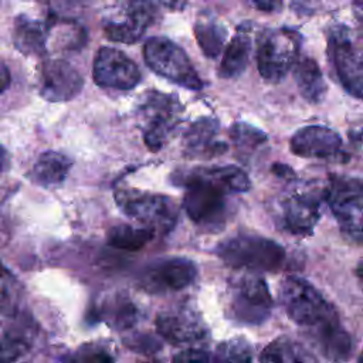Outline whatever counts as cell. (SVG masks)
I'll return each mask as SVG.
<instances>
[{
    "label": "cell",
    "instance_id": "6da1fadb",
    "mask_svg": "<svg viewBox=\"0 0 363 363\" xmlns=\"http://www.w3.org/2000/svg\"><path fill=\"white\" fill-rule=\"evenodd\" d=\"M172 182L183 186V208L189 218L206 228L218 230L228 216V196L250 190V179L238 166H210L179 170Z\"/></svg>",
    "mask_w": 363,
    "mask_h": 363
},
{
    "label": "cell",
    "instance_id": "7a4b0ae2",
    "mask_svg": "<svg viewBox=\"0 0 363 363\" xmlns=\"http://www.w3.org/2000/svg\"><path fill=\"white\" fill-rule=\"evenodd\" d=\"M183 105L174 94L146 91L136 104V118L145 145L152 150H160L182 122Z\"/></svg>",
    "mask_w": 363,
    "mask_h": 363
},
{
    "label": "cell",
    "instance_id": "3957f363",
    "mask_svg": "<svg viewBox=\"0 0 363 363\" xmlns=\"http://www.w3.org/2000/svg\"><path fill=\"white\" fill-rule=\"evenodd\" d=\"M279 301L289 319L306 333L339 322L335 308L302 278L286 277L279 288Z\"/></svg>",
    "mask_w": 363,
    "mask_h": 363
},
{
    "label": "cell",
    "instance_id": "277c9868",
    "mask_svg": "<svg viewBox=\"0 0 363 363\" xmlns=\"http://www.w3.org/2000/svg\"><path fill=\"white\" fill-rule=\"evenodd\" d=\"M225 265L250 272L277 271L285 261V250L278 242L259 235H237L217 247Z\"/></svg>",
    "mask_w": 363,
    "mask_h": 363
},
{
    "label": "cell",
    "instance_id": "5b68a950",
    "mask_svg": "<svg viewBox=\"0 0 363 363\" xmlns=\"http://www.w3.org/2000/svg\"><path fill=\"white\" fill-rule=\"evenodd\" d=\"M301 35L286 27L267 28L257 41L259 75L271 84L281 82L299 60Z\"/></svg>",
    "mask_w": 363,
    "mask_h": 363
},
{
    "label": "cell",
    "instance_id": "8992f818",
    "mask_svg": "<svg viewBox=\"0 0 363 363\" xmlns=\"http://www.w3.org/2000/svg\"><path fill=\"white\" fill-rule=\"evenodd\" d=\"M159 17L153 0H113L102 18L106 38L116 43H136Z\"/></svg>",
    "mask_w": 363,
    "mask_h": 363
},
{
    "label": "cell",
    "instance_id": "52a82bcc",
    "mask_svg": "<svg viewBox=\"0 0 363 363\" xmlns=\"http://www.w3.org/2000/svg\"><path fill=\"white\" fill-rule=\"evenodd\" d=\"M115 201L125 216L155 231L169 233L177 223L179 208L164 194L125 187L115 191Z\"/></svg>",
    "mask_w": 363,
    "mask_h": 363
},
{
    "label": "cell",
    "instance_id": "ba28073f",
    "mask_svg": "<svg viewBox=\"0 0 363 363\" xmlns=\"http://www.w3.org/2000/svg\"><path fill=\"white\" fill-rule=\"evenodd\" d=\"M230 316L245 325H259L271 313L272 298L267 282L255 272H247L230 282L227 295Z\"/></svg>",
    "mask_w": 363,
    "mask_h": 363
},
{
    "label": "cell",
    "instance_id": "9c48e42d",
    "mask_svg": "<svg viewBox=\"0 0 363 363\" xmlns=\"http://www.w3.org/2000/svg\"><path fill=\"white\" fill-rule=\"evenodd\" d=\"M143 58L147 67L157 75L187 89L203 88V81L190 58L170 38L150 37L143 45Z\"/></svg>",
    "mask_w": 363,
    "mask_h": 363
},
{
    "label": "cell",
    "instance_id": "30bf717a",
    "mask_svg": "<svg viewBox=\"0 0 363 363\" xmlns=\"http://www.w3.org/2000/svg\"><path fill=\"white\" fill-rule=\"evenodd\" d=\"M328 54L342 86L363 98V41L349 27L335 26L329 33Z\"/></svg>",
    "mask_w": 363,
    "mask_h": 363
},
{
    "label": "cell",
    "instance_id": "8fae6325",
    "mask_svg": "<svg viewBox=\"0 0 363 363\" xmlns=\"http://www.w3.org/2000/svg\"><path fill=\"white\" fill-rule=\"evenodd\" d=\"M325 197L343 234L363 241V182L332 177Z\"/></svg>",
    "mask_w": 363,
    "mask_h": 363
},
{
    "label": "cell",
    "instance_id": "7c38bea8",
    "mask_svg": "<svg viewBox=\"0 0 363 363\" xmlns=\"http://www.w3.org/2000/svg\"><path fill=\"white\" fill-rule=\"evenodd\" d=\"M92 77L98 86L116 91L133 89L142 79L138 65L125 52L112 47L98 50L94 58Z\"/></svg>",
    "mask_w": 363,
    "mask_h": 363
},
{
    "label": "cell",
    "instance_id": "4fadbf2b",
    "mask_svg": "<svg viewBox=\"0 0 363 363\" xmlns=\"http://www.w3.org/2000/svg\"><path fill=\"white\" fill-rule=\"evenodd\" d=\"M197 277L196 264L183 257H170L150 264L142 274V285L146 291L172 292L187 288Z\"/></svg>",
    "mask_w": 363,
    "mask_h": 363
},
{
    "label": "cell",
    "instance_id": "5bb4252c",
    "mask_svg": "<svg viewBox=\"0 0 363 363\" xmlns=\"http://www.w3.org/2000/svg\"><path fill=\"white\" fill-rule=\"evenodd\" d=\"M84 86L78 69L61 58L45 60L40 69V94L51 102H64L75 98Z\"/></svg>",
    "mask_w": 363,
    "mask_h": 363
},
{
    "label": "cell",
    "instance_id": "9a60e30c",
    "mask_svg": "<svg viewBox=\"0 0 363 363\" xmlns=\"http://www.w3.org/2000/svg\"><path fill=\"white\" fill-rule=\"evenodd\" d=\"M157 333L173 345L200 342L207 336V326L201 316L189 306L163 311L156 318Z\"/></svg>",
    "mask_w": 363,
    "mask_h": 363
},
{
    "label": "cell",
    "instance_id": "2e32d148",
    "mask_svg": "<svg viewBox=\"0 0 363 363\" xmlns=\"http://www.w3.org/2000/svg\"><path fill=\"white\" fill-rule=\"evenodd\" d=\"M322 199L312 193H294L282 203V227L295 235L312 234L320 217Z\"/></svg>",
    "mask_w": 363,
    "mask_h": 363
},
{
    "label": "cell",
    "instance_id": "e0dca14e",
    "mask_svg": "<svg viewBox=\"0 0 363 363\" xmlns=\"http://www.w3.org/2000/svg\"><path fill=\"white\" fill-rule=\"evenodd\" d=\"M342 146V138L330 128L320 125H311L296 130L291 140L289 147L294 155L301 157L325 159L335 156Z\"/></svg>",
    "mask_w": 363,
    "mask_h": 363
},
{
    "label": "cell",
    "instance_id": "ac0fdd59",
    "mask_svg": "<svg viewBox=\"0 0 363 363\" xmlns=\"http://www.w3.org/2000/svg\"><path fill=\"white\" fill-rule=\"evenodd\" d=\"M218 121L210 116L197 119L183 136V155L189 159H211L227 150V143L217 139Z\"/></svg>",
    "mask_w": 363,
    "mask_h": 363
},
{
    "label": "cell",
    "instance_id": "d6986e66",
    "mask_svg": "<svg viewBox=\"0 0 363 363\" xmlns=\"http://www.w3.org/2000/svg\"><path fill=\"white\" fill-rule=\"evenodd\" d=\"M313 346L330 362L342 363L349 359L352 340L340 322L330 323L322 329L306 333Z\"/></svg>",
    "mask_w": 363,
    "mask_h": 363
},
{
    "label": "cell",
    "instance_id": "ffe728a7",
    "mask_svg": "<svg viewBox=\"0 0 363 363\" xmlns=\"http://www.w3.org/2000/svg\"><path fill=\"white\" fill-rule=\"evenodd\" d=\"M250 30L248 24L237 27V33L228 43L218 68L221 78H237L245 71L251 54Z\"/></svg>",
    "mask_w": 363,
    "mask_h": 363
},
{
    "label": "cell",
    "instance_id": "44dd1931",
    "mask_svg": "<svg viewBox=\"0 0 363 363\" xmlns=\"http://www.w3.org/2000/svg\"><path fill=\"white\" fill-rule=\"evenodd\" d=\"M48 30L47 26L27 16H18L13 26L14 47L26 55H41L45 51Z\"/></svg>",
    "mask_w": 363,
    "mask_h": 363
},
{
    "label": "cell",
    "instance_id": "7402d4cb",
    "mask_svg": "<svg viewBox=\"0 0 363 363\" xmlns=\"http://www.w3.org/2000/svg\"><path fill=\"white\" fill-rule=\"evenodd\" d=\"M72 166V162L68 156L48 150L38 156V159L34 162L28 177L35 184L44 186V187H52L61 184L65 177L69 173V169Z\"/></svg>",
    "mask_w": 363,
    "mask_h": 363
},
{
    "label": "cell",
    "instance_id": "603a6c76",
    "mask_svg": "<svg viewBox=\"0 0 363 363\" xmlns=\"http://www.w3.org/2000/svg\"><path fill=\"white\" fill-rule=\"evenodd\" d=\"M294 78L301 95L311 104H319L326 94V84L318 62L309 57L298 60Z\"/></svg>",
    "mask_w": 363,
    "mask_h": 363
},
{
    "label": "cell",
    "instance_id": "cb8c5ba5",
    "mask_svg": "<svg viewBox=\"0 0 363 363\" xmlns=\"http://www.w3.org/2000/svg\"><path fill=\"white\" fill-rule=\"evenodd\" d=\"M194 35L203 54L208 58H216L224 47L227 30L214 16L201 13L194 23Z\"/></svg>",
    "mask_w": 363,
    "mask_h": 363
},
{
    "label": "cell",
    "instance_id": "d4e9b609",
    "mask_svg": "<svg viewBox=\"0 0 363 363\" xmlns=\"http://www.w3.org/2000/svg\"><path fill=\"white\" fill-rule=\"evenodd\" d=\"M259 363H318V360L303 345L289 337H278L265 346Z\"/></svg>",
    "mask_w": 363,
    "mask_h": 363
},
{
    "label": "cell",
    "instance_id": "484cf974",
    "mask_svg": "<svg viewBox=\"0 0 363 363\" xmlns=\"http://www.w3.org/2000/svg\"><path fill=\"white\" fill-rule=\"evenodd\" d=\"M99 316L115 329H126L138 322L139 311L128 296L115 294L101 302Z\"/></svg>",
    "mask_w": 363,
    "mask_h": 363
},
{
    "label": "cell",
    "instance_id": "4316f807",
    "mask_svg": "<svg viewBox=\"0 0 363 363\" xmlns=\"http://www.w3.org/2000/svg\"><path fill=\"white\" fill-rule=\"evenodd\" d=\"M155 230L149 227H133L128 224H119L108 231V244L118 250L136 251L145 247L153 237Z\"/></svg>",
    "mask_w": 363,
    "mask_h": 363
},
{
    "label": "cell",
    "instance_id": "83f0119b",
    "mask_svg": "<svg viewBox=\"0 0 363 363\" xmlns=\"http://www.w3.org/2000/svg\"><path fill=\"white\" fill-rule=\"evenodd\" d=\"M230 138L237 152L244 155L252 153L257 147H259L267 140V135L261 129L254 128L244 122H237L231 126Z\"/></svg>",
    "mask_w": 363,
    "mask_h": 363
},
{
    "label": "cell",
    "instance_id": "f1b7e54d",
    "mask_svg": "<svg viewBox=\"0 0 363 363\" xmlns=\"http://www.w3.org/2000/svg\"><path fill=\"white\" fill-rule=\"evenodd\" d=\"M214 363H251V346L244 337H233L221 342L214 354Z\"/></svg>",
    "mask_w": 363,
    "mask_h": 363
},
{
    "label": "cell",
    "instance_id": "f546056e",
    "mask_svg": "<svg viewBox=\"0 0 363 363\" xmlns=\"http://www.w3.org/2000/svg\"><path fill=\"white\" fill-rule=\"evenodd\" d=\"M67 363H116V360L111 347L99 342H89L72 352Z\"/></svg>",
    "mask_w": 363,
    "mask_h": 363
},
{
    "label": "cell",
    "instance_id": "4dcf8cb0",
    "mask_svg": "<svg viewBox=\"0 0 363 363\" xmlns=\"http://www.w3.org/2000/svg\"><path fill=\"white\" fill-rule=\"evenodd\" d=\"M30 347L24 335L16 330H4L1 337V363H13Z\"/></svg>",
    "mask_w": 363,
    "mask_h": 363
},
{
    "label": "cell",
    "instance_id": "1f68e13d",
    "mask_svg": "<svg viewBox=\"0 0 363 363\" xmlns=\"http://www.w3.org/2000/svg\"><path fill=\"white\" fill-rule=\"evenodd\" d=\"M52 18L74 23L85 9L86 0H48Z\"/></svg>",
    "mask_w": 363,
    "mask_h": 363
},
{
    "label": "cell",
    "instance_id": "d6a6232c",
    "mask_svg": "<svg viewBox=\"0 0 363 363\" xmlns=\"http://www.w3.org/2000/svg\"><path fill=\"white\" fill-rule=\"evenodd\" d=\"M173 363H214L210 352L199 347L184 349L173 356Z\"/></svg>",
    "mask_w": 363,
    "mask_h": 363
},
{
    "label": "cell",
    "instance_id": "836d02e7",
    "mask_svg": "<svg viewBox=\"0 0 363 363\" xmlns=\"http://www.w3.org/2000/svg\"><path fill=\"white\" fill-rule=\"evenodd\" d=\"M251 7L264 11V13H275L282 7V0H245Z\"/></svg>",
    "mask_w": 363,
    "mask_h": 363
},
{
    "label": "cell",
    "instance_id": "e575fe53",
    "mask_svg": "<svg viewBox=\"0 0 363 363\" xmlns=\"http://www.w3.org/2000/svg\"><path fill=\"white\" fill-rule=\"evenodd\" d=\"M160 1H162L166 7L173 9V10H177V9H183L189 0H160Z\"/></svg>",
    "mask_w": 363,
    "mask_h": 363
},
{
    "label": "cell",
    "instance_id": "d590c367",
    "mask_svg": "<svg viewBox=\"0 0 363 363\" xmlns=\"http://www.w3.org/2000/svg\"><path fill=\"white\" fill-rule=\"evenodd\" d=\"M9 82H10V74H9V69H7L6 64H3V65H1V85H3V86H1V91H3V92L7 89Z\"/></svg>",
    "mask_w": 363,
    "mask_h": 363
},
{
    "label": "cell",
    "instance_id": "8d00e7d4",
    "mask_svg": "<svg viewBox=\"0 0 363 363\" xmlns=\"http://www.w3.org/2000/svg\"><path fill=\"white\" fill-rule=\"evenodd\" d=\"M357 277H359L360 282L363 284V258L360 259V262H359V265H357Z\"/></svg>",
    "mask_w": 363,
    "mask_h": 363
},
{
    "label": "cell",
    "instance_id": "74e56055",
    "mask_svg": "<svg viewBox=\"0 0 363 363\" xmlns=\"http://www.w3.org/2000/svg\"><path fill=\"white\" fill-rule=\"evenodd\" d=\"M359 363H363V352H362L360 356H359Z\"/></svg>",
    "mask_w": 363,
    "mask_h": 363
}]
</instances>
